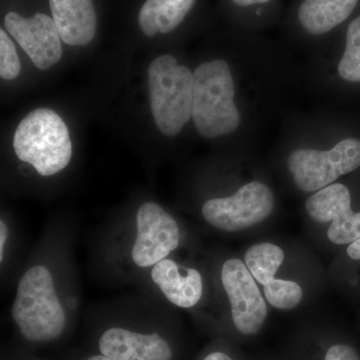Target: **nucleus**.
Wrapping results in <instances>:
<instances>
[{
  "label": "nucleus",
  "instance_id": "1",
  "mask_svg": "<svg viewBox=\"0 0 360 360\" xmlns=\"http://www.w3.org/2000/svg\"><path fill=\"white\" fill-rule=\"evenodd\" d=\"M193 75L196 132L241 151H251L304 87L303 65L290 45L236 30L225 51L201 60Z\"/></svg>",
  "mask_w": 360,
  "mask_h": 360
},
{
  "label": "nucleus",
  "instance_id": "2",
  "mask_svg": "<svg viewBox=\"0 0 360 360\" xmlns=\"http://www.w3.org/2000/svg\"><path fill=\"white\" fill-rule=\"evenodd\" d=\"M274 161L298 193L310 194L360 168V134L328 108L284 115Z\"/></svg>",
  "mask_w": 360,
  "mask_h": 360
},
{
  "label": "nucleus",
  "instance_id": "3",
  "mask_svg": "<svg viewBox=\"0 0 360 360\" xmlns=\"http://www.w3.org/2000/svg\"><path fill=\"white\" fill-rule=\"evenodd\" d=\"M304 87L317 98H340L360 89V13L307 53Z\"/></svg>",
  "mask_w": 360,
  "mask_h": 360
},
{
  "label": "nucleus",
  "instance_id": "4",
  "mask_svg": "<svg viewBox=\"0 0 360 360\" xmlns=\"http://www.w3.org/2000/svg\"><path fill=\"white\" fill-rule=\"evenodd\" d=\"M11 316L21 335L32 342H49L63 335L66 315L47 267L35 265L21 277Z\"/></svg>",
  "mask_w": 360,
  "mask_h": 360
},
{
  "label": "nucleus",
  "instance_id": "5",
  "mask_svg": "<svg viewBox=\"0 0 360 360\" xmlns=\"http://www.w3.org/2000/svg\"><path fill=\"white\" fill-rule=\"evenodd\" d=\"M148 77L156 127L165 136H177L193 122V70L172 54H163L150 63Z\"/></svg>",
  "mask_w": 360,
  "mask_h": 360
},
{
  "label": "nucleus",
  "instance_id": "6",
  "mask_svg": "<svg viewBox=\"0 0 360 360\" xmlns=\"http://www.w3.org/2000/svg\"><path fill=\"white\" fill-rule=\"evenodd\" d=\"M13 149L18 160L30 163L42 176H51L70 165V131L56 111L39 108L26 115L15 130Z\"/></svg>",
  "mask_w": 360,
  "mask_h": 360
},
{
  "label": "nucleus",
  "instance_id": "7",
  "mask_svg": "<svg viewBox=\"0 0 360 360\" xmlns=\"http://www.w3.org/2000/svg\"><path fill=\"white\" fill-rule=\"evenodd\" d=\"M276 206L274 188L260 172L252 169L231 193L206 200L201 214L219 231L238 232L269 219Z\"/></svg>",
  "mask_w": 360,
  "mask_h": 360
},
{
  "label": "nucleus",
  "instance_id": "8",
  "mask_svg": "<svg viewBox=\"0 0 360 360\" xmlns=\"http://www.w3.org/2000/svg\"><path fill=\"white\" fill-rule=\"evenodd\" d=\"M360 0H292L281 27L291 49L311 51L355 15Z\"/></svg>",
  "mask_w": 360,
  "mask_h": 360
},
{
  "label": "nucleus",
  "instance_id": "9",
  "mask_svg": "<svg viewBox=\"0 0 360 360\" xmlns=\"http://www.w3.org/2000/svg\"><path fill=\"white\" fill-rule=\"evenodd\" d=\"M221 283L236 328L243 335H257L266 319L267 305L245 262L227 259L221 267Z\"/></svg>",
  "mask_w": 360,
  "mask_h": 360
},
{
  "label": "nucleus",
  "instance_id": "10",
  "mask_svg": "<svg viewBox=\"0 0 360 360\" xmlns=\"http://www.w3.org/2000/svg\"><path fill=\"white\" fill-rule=\"evenodd\" d=\"M304 210L316 224H330L326 234L333 245H350L360 238V212L352 210V191L342 182L310 194Z\"/></svg>",
  "mask_w": 360,
  "mask_h": 360
},
{
  "label": "nucleus",
  "instance_id": "11",
  "mask_svg": "<svg viewBox=\"0 0 360 360\" xmlns=\"http://www.w3.org/2000/svg\"><path fill=\"white\" fill-rule=\"evenodd\" d=\"M136 231L131 257L139 267L153 266L179 248V225L158 203L144 202L139 206Z\"/></svg>",
  "mask_w": 360,
  "mask_h": 360
},
{
  "label": "nucleus",
  "instance_id": "12",
  "mask_svg": "<svg viewBox=\"0 0 360 360\" xmlns=\"http://www.w3.org/2000/svg\"><path fill=\"white\" fill-rule=\"evenodd\" d=\"M4 25L39 70H49L60 60V35L51 16L37 13L25 18L18 13H8Z\"/></svg>",
  "mask_w": 360,
  "mask_h": 360
},
{
  "label": "nucleus",
  "instance_id": "13",
  "mask_svg": "<svg viewBox=\"0 0 360 360\" xmlns=\"http://www.w3.org/2000/svg\"><path fill=\"white\" fill-rule=\"evenodd\" d=\"M101 354L113 360H172V350L158 333L144 335L129 329H108L99 338Z\"/></svg>",
  "mask_w": 360,
  "mask_h": 360
},
{
  "label": "nucleus",
  "instance_id": "14",
  "mask_svg": "<svg viewBox=\"0 0 360 360\" xmlns=\"http://www.w3.org/2000/svg\"><path fill=\"white\" fill-rule=\"evenodd\" d=\"M151 278L172 304L191 309L200 302L203 281L200 272L165 258L151 269Z\"/></svg>",
  "mask_w": 360,
  "mask_h": 360
},
{
  "label": "nucleus",
  "instance_id": "15",
  "mask_svg": "<svg viewBox=\"0 0 360 360\" xmlns=\"http://www.w3.org/2000/svg\"><path fill=\"white\" fill-rule=\"evenodd\" d=\"M52 20L65 44L78 46L92 41L97 18L92 0H49Z\"/></svg>",
  "mask_w": 360,
  "mask_h": 360
},
{
  "label": "nucleus",
  "instance_id": "16",
  "mask_svg": "<svg viewBox=\"0 0 360 360\" xmlns=\"http://www.w3.org/2000/svg\"><path fill=\"white\" fill-rule=\"evenodd\" d=\"M234 30L264 33L283 21V0H224Z\"/></svg>",
  "mask_w": 360,
  "mask_h": 360
},
{
  "label": "nucleus",
  "instance_id": "17",
  "mask_svg": "<svg viewBox=\"0 0 360 360\" xmlns=\"http://www.w3.org/2000/svg\"><path fill=\"white\" fill-rule=\"evenodd\" d=\"M198 0H146L139 11L142 32L148 37L168 34L184 25Z\"/></svg>",
  "mask_w": 360,
  "mask_h": 360
},
{
  "label": "nucleus",
  "instance_id": "18",
  "mask_svg": "<svg viewBox=\"0 0 360 360\" xmlns=\"http://www.w3.org/2000/svg\"><path fill=\"white\" fill-rule=\"evenodd\" d=\"M285 253L281 246L271 243H260L251 245L245 255V264L257 283L262 286L276 279Z\"/></svg>",
  "mask_w": 360,
  "mask_h": 360
},
{
  "label": "nucleus",
  "instance_id": "19",
  "mask_svg": "<svg viewBox=\"0 0 360 360\" xmlns=\"http://www.w3.org/2000/svg\"><path fill=\"white\" fill-rule=\"evenodd\" d=\"M264 295L274 309L291 310L302 302L303 290L296 281L276 278L264 286Z\"/></svg>",
  "mask_w": 360,
  "mask_h": 360
},
{
  "label": "nucleus",
  "instance_id": "20",
  "mask_svg": "<svg viewBox=\"0 0 360 360\" xmlns=\"http://www.w3.org/2000/svg\"><path fill=\"white\" fill-rule=\"evenodd\" d=\"M21 63L13 42L4 30H0V77L11 80L20 75Z\"/></svg>",
  "mask_w": 360,
  "mask_h": 360
},
{
  "label": "nucleus",
  "instance_id": "21",
  "mask_svg": "<svg viewBox=\"0 0 360 360\" xmlns=\"http://www.w3.org/2000/svg\"><path fill=\"white\" fill-rule=\"evenodd\" d=\"M323 360H360V356L350 345L336 343L328 348Z\"/></svg>",
  "mask_w": 360,
  "mask_h": 360
},
{
  "label": "nucleus",
  "instance_id": "22",
  "mask_svg": "<svg viewBox=\"0 0 360 360\" xmlns=\"http://www.w3.org/2000/svg\"><path fill=\"white\" fill-rule=\"evenodd\" d=\"M7 236H8V227L4 220L1 219L0 221V260H4V246L7 240Z\"/></svg>",
  "mask_w": 360,
  "mask_h": 360
},
{
  "label": "nucleus",
  "instance_id": "23",
  "mask_svg": "<svg viewBox=\"0 0 360 360\" xmlns=\"http://www.w3.org/2000/svg\"><path fill=\"white\" fill-rule=\"evenodd\" d=\"M347 255L352 259L360 260V238L354 243H350L347 248Z\"/></svg>",
  "mask_w": 360,
  "mask_h": 360
},
{
  "label": "nucleus",
  "instance_id": "24",
  "mask_svg": "<svg viewBox=\"0 0 360 360\" xmlns=\"http://www.w3.org/2000/svg\"><path fill=\"white\" fill-rule=\"evenodd\" d=\"M203 360H233L229 355L224 354V352H215L208 354Z\"/></svg>",
  "mask_w": 360,
  "mask_h": 360
},
{
  "label": "nucleus",
  "instance_id": "25",
  "mask_svg": "<svg viewBox=\"0 0 360 360\" xmlns=\"http://www.w3.org/2000/svg\"><path fill=\"white\" fill-rule=\"evenodd\" d=\"M87 360H113L110 359V357L105 356V355H94V356L89 357Z\"/></svg>",
  "mask_w": 360,
  "mask_h": 360
}]
</instances>
